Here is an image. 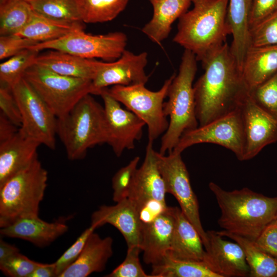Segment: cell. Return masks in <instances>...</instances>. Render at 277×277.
Returning <instances> with one entry per match:
<instances>
[{"label":"cell","mask_w":277,"mask_h":277,"mask_svg":"<svg viewBox=\"0 0 277 277\" xmlns=\"http://www.w3.org/2000/svg\"><path fill=\"white\" fill-rule=\"evenodd\" d=\"M204 247L197 230L175 207L174 230L167 254L177 260L203 262L206 253Z\"/></svg>","instance_id":"cb8c5ba5"},{"label":"cell","mask_w":277,"mask_h":277,"mask_svg":"<svg viewBox=\"0 0 277 277\" xmlns=\"http://www.w3.org/2000/svg\"><path fill=\"white\" fill-rule=\"evenodd\" d=\"M157 159L166 192L176 199L182 212L199 233L205 249L208 246L207 233L201 223L197 199L192 188L181 153L172 151L166 155L157 152Z\"/></svg>","instance_id":"8fae6325"},{"label":"cell","mask_w":277,"mask_h":277,"mask_svg":"<svg viewBox=\"0 0 277 277\" xmlns=\"http://www.w3.org/2000/svg\"><path fill=\"white\" fill-rule=\"evenodd\" d=\"M197 60L191 51L185 50L179 67L169 88L164 112L169 117L167 129L162 137L159 152H172L182 134L199 126L195 112L193 82L197 71Z\"/></svg>","instance_id":"277c9868"},{"label":"cell","mask_w":277,"mask_h":277,"mask_svg":"<svg viewBox=\"0 0 277 277\" xmlns=\"http://www.w3.org/2000/svg\"><path fill=\"white\" fill-rule=\"evenodd\" d=\"M276 72L277 45L249 48L242 69V76L248 92Z\"/></svg>","instance_id":"484cf974"},{"label":"cell","mask_w":277,"mask_h":277,"mask_svg":"<svg viewBox=\"0 0 277 277\" xmlns=\"http://www.w3.org/2000/svg\"><path fill=\"white\" fill-rule=\"evenodd\" d=\"M142 251L140 247H128L124 261L106 277H153L147 274L143 269L139 255Z\"/></svg>","instance_id":"74e56055"},{"label":"cell","mask_w":277,"mask_h":277,"mask_svg":"<svg viewBox=\"0 0 277 277\" xmlns=\"http://www.w3.org/2000/svg\"><path fill=\"white\" fill-rule=\"evenodd\" d=\"M99 95L104 105L107 143L118 157L125 150L134 148L135 142L143 135V129L146 124L133 112L123 109L120 103L108 93L107 88L101 90Z\"/></svg>","instance_id":"4fadbf2b"},{"label":"cell","mask_w":277,"mask_h":277,"mask_svg":"<svg viewBox=\"0 0 277 277\" xmlns=\"http://www.w3.org/2000/svg\"><path fill=\"white\" fill-rule=\"evenodd\" d=\"M57 276L55 262L51 264L41 263L33 271L30 277Z\"/></svg>","instance_id":"bcb514c9"},{"label":"cell","mask_w":277,"mask_h":277,"mask_svg":"<svg viewBox=\"0 0 277 277\" xmlns=\"http://www.w3.org/2000/svg\"><path fill=\"white\" fill-rule=\"evenodd\" d=\"M103 62L51 50L38 54L34 64L64 76L93 81Z\"/></svg>","instance_id":"603a6c76"},{"label":"cell","mask_w":277,"mask_h":277,"mask_svg":"<svg viewBox=\"0 0 277 277\" xmlns=\"http://www.w3.org/2000/svg\"><path fill=\"white\" fill-rule=\"evenodd\" d=\"M34 12L46 17L68 23H83L77 0H26Z\"/></svg>","instance_id":"d6a6232c"},{"label":"cell","mask_w":277,"mask_h":277,"mask_svg":"<svg viewBox=\"0 0 277 277\" xmlns=\"http://www.w3.org/2000/svg\"><path fill=\"white\" fill-rule=\"evenodd\" d=\"M193 8L179 18L175 43L193 53L197 61L222 46L231 31L227 19L229 0H191Z\"/></svg>","instance_id":"3957f363"},{"label":"cell","mask_w":277,"mask_h":277,"mask_svg":"<svg viewBox=\"0 0 277 277\" xmlns=\"http://www.w3.org/2000/svg\"><path fill=\"white\" fill-rule=\"evenodd\" d=\"M151 266L153 277H220L203 262L177 260L168 254Z\"/></svg>","instance_id":"4dcf8cb0"},{"label":"cell","mask_w":277,"mask_h":277,"mask_svg":"<svg viewBox=\"0 0 277 277\" xmlns=\"http://www.w3.org/2000/svg\"><path fill=\"white\" fill-rule=\"evenodd\" d=\"M24 77L57 118L65 115L85 95L93 94L92 81L61 75L35 64Z\"/></svg>","instance_id":"52a82bcc"},{"label":"cell","mask_w":277,"mask_h":277,"mask_svg":"<svg viewBox=\"0 0 277 277\" xmlns=\"http://www.w3.org/2000/svg\"><path fill=\"white\" fill-rule=\"evenodd\" d=\"M33 13L26 0H1V36L19 32L29 23Z\"/></svg>","instance_id":"f546056e"},{"label":"cell","mask_w":277,"mask_h":277,"mask_svg":"<svg viewBox=\"0 0 277 277\" xmlns=\"http://www.w3.org/2000/svg\"><path fill=\"white\" fill-rule=\"evenodd\" d=\"M250 47L277 45V12L249 30Z\"/></svg>","instance_id":"8d00e7d4"},{"label":"cell","mask_w":277,"mask_h":277,"mask_svg":"<svg viewBox=\"0 0 277 277\" xmlns=\"http://www.w3.org/2000/svg\"><path fill=\"white\" fill-rule=\"evenodd\" d=\"M96 228L92 225L87 228L76 241L55 262L57 276L70 266L81 254L89 235Z\"/></svg>","instance_id":"ab89813d"},{"label":"cell","mask_w":277,"mask_h":277,"mask_svg":"<svg viewBox=\"0 0 277 277\" xmlns=\"http://www.w3.org/2000/svg\"><path fill=\"white\" fill-rule=\"evenodd\" d=\"M39 43L16 34L0 36V60L10 57Z\"/></svg>","instance_id":"60d3db41"},{"label":"cell","mask_w":277,"mask_h":277,"mask_svg":"<svg viewBox=\"0 0 277 277\" xmlns=\"http://www.w3.org/2000/svg\"><path fill=\"white\" fill-rule=\"evenodd\" d=\"M0 113L3 114L15 125L19 128L22 124L20 110L11 88L1 84Z\"/></svg>","instance_id":"b9f144b4"},{"label":"cell","mask_w":277,"mask_h":277,"mask_svg":"<svg viewBox=\"0 0 277 277\" xmlns=\"http://www.w3.org/2000/svg\"><path fill=\"white\" fill-rule=\"evenodd\" d=\"M175 74L167 79L156 91L149 90L144 84L114 85L107 88L114 98L145 122L148 127L149 142L153 143L168 128L169 122L164 112V101Z\"/></svg>","instance_id":"ba28073f"},{"label":"cell","mask_w":277,"mask_h":277,"mask_svg":"<svg viewBox=\"0 0 277 277\" xmlns=\"http://www.w3.org/2000/svg\"><path fill=\"white\" fill-rule=\"evenodd\" d=\"M106 224L120 231L128 247H140L143 223L137 207L130 199L121 200L114 205L101 206L92 214L91 225L96 228Z\"/></svg>","instance_id":"ac0fdd59"},{"label":"cell","mask_w":277,"mask_h":277,"mask_svg":"<svg viewBox=\"0 0 277 277\" xmlns=\"http://www.w3.org/2000/svg\"><path fill=\"white\" fill-rule=\"evenodd\" d=\"M275 219H277V214H276V215Z\"/></svg>","instance_id":"c3c4849f"},{"label":"cell","mask_w":277,"mask_h":277,"mask_svg":"<svg viewBox=\"0 0 277 277\" xmlns=\"http://www.w3.org/2000/svg\"><path fill=\"white\" fill-rule=\"evenodd\" d=\"M221 210L217 223L224 230L254 241L275 219L277 196L269 197L248 188L228 191L209 184Z\"/></svg>","instance_id":"7a4b0ae2"},{"label":"cell","mask_w":277,"mask_h":277,"mask_svg":"<svg viewBox=\"0 0 277 277\" xmlns=\"http://www.w3.org/2000/svg\"><path fill=\"white\" fill-rule=\"evenodd\" d=\"M175 207H168L153 220L142 223L140 247L143 260L151 265L160 262L170 249L175 224Z\"/></svg>","instance_id":"d6986e66"},{"label":"cell","mask_w":277,"mask_h":277,"mask_svg":"<svg viewBox=\"0 0 277 277\" xmlns=\"http://www.w3.org/2000/svg\"><path fill=\"white\" fill-rule=\"evenodd\" d=\"M39 52L26 49L0 64V83L10 88L24 77L26 70L34 64Z\"/></svg>","instance_id":"836d02e7"},{"label":"cell","mask_w":277,"mask_h":277,"mask_svg":"<svg viewBox=\"0 0 277 277\" xmlns=\"http://www.w3.org/2000/svg\"><path fill=\"white\" fill-rule=\"evenodd\" d=\"M277 12V0H252L249 17V30Z\"/></svg>","instance_id":"ee69618b"},{"label":"cell","mask_w":277,"mask_h":277,"mask_svg":"<svg viewBox=\"0 0 277 277\" xmlns=\"http://www.w3.org/2000/svg\"><path fill=\"white\" fill-rule=\"evenodd\" d=\"M48 172L38 157L0 186V227L24 218L38 217Z\"/></svg>","instance_id":"8992f818"},{"label":"cell","mask_w":277,"mask_h":277,"mask_svg":"<svg viewBox=\"0 0 277 277\" xmlns=\"http://www.w3.org/2000/svg\"><path fill=\"white\" fill-rule=\"evenodd\" d=\"M112 244L111 237L102 238L92 232L78 259L60 277H86L102 272L113 254Z\"/></svg>","instance_id":"7402d4cb"},{"label":"cell","mask_w":277,"mask_h":277,"mask_svg":"<svg viewBox=\"0 0 277 277\" xmlns=\"http://www.w3.org/2000/svg\"><path fill=\"white\" fill-rule=\"evenodd\" d=\"M201 62L204 72L193 85L199 126L238 109L249 92L226 42Z\"/></svg>","instance_id":"6da1fadb"},{"label":"cell","mask_w":277,"mask_h":277,"mask_svg":"<svg viewBox=\"0 0 277 277\" xmlns=\"http://www.w3.org/2000/svg\"><path fill=\"white\" fill-rule=\"evenodd\" d=\"M244 135L243 161L255 157L277 142V118L258 106L249 94L240 106Z\"/></svg>","instance_id":"5bb4252c"},{"label":"cell","mask_w":277,"mask_h":277,"mask_svg":"<svg viewBox=\"0 0 277 277\" xmlns=\"http://www.w3.org/2000/svg\"><path fill=\"white\" fill-rule=\"evenodd\" d=\"M81 19L98 23L114 19L126 7L129 0H77Z\"/></svg>","instance_id":"1f68e13d"},{"label":"cell","mask_w":277,"mask_h":277,"mask_svg":"<svg viewBox=\"0 0 277 277\" xmlns=\"http://www.w3.org/2000/svg\"><path fill=\"white\" fill-rule=\"evenodd\" d=\"M39 145L19 128L14 135L0 142V186L38 157Z\"/></svg>","instance_id":"ffe728a7"},{"label":"cell","mask_w":277,"mask_h":277,"mask_svg":"<svg viewBox=\"0 0 277 277\" xmlns=\"http://www.w3.org/2000/svg\"><path fill=\"white\" fill-rule=\"evenodd\" d=\"M68 230V225L61 220L49 223L39 216L19 219L1 228L2 235L24 240L36 246L44 247L50 245Z\"/></svg>","instance_id":"44dd1931"},{"label":"cell","mask_w":277,"mask_h":277,"mask_svg":"<svg viewBox=\"0 0 277 277\" xmlns=\"http://www.w3.org/2000/svg\"><path fill=\"white\" fill-rule=\"evenodd\" d=\"M19 128L0 113V142L6 141L18 130Z\"/></svg>","instance_id":"f6af8a7d"},{"label":"cell","mask_w":277,"mask_h":277,"mask_svg":"<svg viewBox=\"0 0 277 277\" xmlns=\"http://www.w3.org/2000/svg\"><path fill=\"white\" fill-rule=\"evenodd\" d=\"M254 242L261 249L277 259V219L268 224Z\"/></svg>","instance_id":"7bdbcfd3"},{"label":"cell","mask_w":277,"mask_h":277,"mask_svg":"<svg viewBox=\"0 0 277 277\" xmlns=\"http://www.w3.org/2000/svg\"><path fill=\"white\" fill-rule=\"evenodd\" d=\"M248 94L258 106L277 118V72Z\"/></svg>","instance_id":"e575fe53"},{"label":"cell","mask_w":277,"mask_h":277,"mask_svg":"<svg viewBox=\"0 0 277 277\" xmlns=\"http://www.w3.org/2000/svg\"><path fill=\"white\" fill-rule=\"evenodd\" d=\"M140 160L139 156L134 157L126 166L120 168L112 177V199L115 202L128 197Z\"/></svg>","instance_id":"d590c367"},{"label":"cell","mask_w":277,"mask_h":277,"mask_svg":"<svg viewBox=\"0 0 277 277\" xmlns=\"http://www.w3.org/2000/svg\"><path fill=\"white\" fill-rule=\"evenodd\" d=\"M11 89L21 112L19 130L40 145L54 150L57 134L56 116L24 77Z\"/></svg>","instance_id":"30bf717a"},{"label":"cell","mask_w":277,"mask_h":277,"mask_svg":"<svg viewBox=\"0 0 277 277\" xmlns=\"http://www.w3.org/2000/svg\"><path fill=\"white\" fill-rule=\"evenodd\" d=\"M41 263L33 261L18 252L0 263V269L10 277H30Z\"/></svg>","instance_id":"f35d334b"},{"label":"cell","mask_w":277,"mask_h":277,"mask_svg":"<svg viewBox=\"0 0 277 277\" xmlns=\"http://www.w3.org/2000/svg\"><path fill=\"white\" fill-rule=\"evenodd\" d=\"M217 232L242 247L249 268V276L277 277V259L261 249L254 241L224 230Z\"/></svg>","instance_id":"83f0119b"},{"label":"cell","mask_w":277,"mask_h":277,"mask_svg":"<svg viewBox=\"0 0 277 277\" xmlns=\"http://www.w3.org/2000/svg\"><path fill=\"white\" fill-rule=\"evenodd\" d=\"M153 7L151 20L142 31L152 42L160 44L169 36L174 22L188 11L191 0H149Z\"/></svg>","instance_id":"d4e9b609"},{"label":"cell","mask_w":277,"mask_h":277,"mask_svg":"<svg viewBox=\"0 0 277 277\" xmlns=\"http://www.w3.org/2000/svg\"><path fill=\"white\" fill-rule=\"evenodd\" d=\"M152 144L148 142L144 162L136 171L128 196L135 204L139 213L151 202L166 205L165 185L158 168L157 152Z\"/></svg>","instance_id":"e0dca14e"},{"label":"cell","mask_w":277,"mask_h":277,"mask_svg":"<svg viewBox=\"0 0 277 277\" xmlns=\"http://www.w3.org/2000/svg\"><path fill=\"white\" fill-rule=\"evenodd\" d=\"M83 29H76L61 38L38 43L29 49L38 52L55 50L85 58H101L107 62L117 60L126 50L127 37L123 32L93 35Z\"/></svg>","instance_id":"9c48e42d"},{"label":"cell","mask_w":277,"mask_h":277,"mask_svg":"<svg viewBox=\"0 0 277 277\" xmlns=\"http://www.w3.org/2000/svg\"><path fill=\"white\" fill-rule=\"evenodd\" d=\"M84 27L83 23L57 21L34 12L29 23L16 35L40 43L58 39L76 29L84 28Z\"/></svg>","instance_id":"f1b7e54d"},{"label":"cell","mask_w":277,"mask_h":277,"mask_svg":"<svg viewBox=\"0 0 277 277\" xmlns=\"http://www.w3.org/2000/svg\"><path fill=\"white\" fill-rule=\"evenodd\" d=\"M56 132L68 159H83L89 149L107 143L104 107L91 94L85 95L68 113L57 118Z\"/></svg>","instance_id":"5b68a950"},{"label":"cell","mask_w":277,"mask_h":277,"mask_svg":"<svg viewBox=\"0 0 277 277\" xmlns=\"http://www.w3.org/2000/svg\"><path fill=\"white\" fill-rule=\"evenodd\" d=\"M147 63L146 52L134 54L126 49L117 60L104 62L92 81L93 94L99 95L109 86L145 85L149 78L145 71Z\"/></svg>","instance_id":"9a60e30c"},{"label":"cell","mask_w":277,"mask_h":277,"mask_svg":"<svg viewBox=\"0 0 277 277\" xmlns=\"http://www.w3.org/2000/svg\"><path fill=\"white\" fill-rule=\"evenodd\" d=\"M19 252L18 248L0 239V263Z\"/></svg>","instance_id":"7dc6e473"},{"label":"cell","mask_w":277,"mask_h":277,"mask_svg":"<svg viewBox=\"0 0 277 277\" xmlns=\"http://www.w3.org/2000/svg\"><path fill=\"white\" fill-rule=\"evenodd\" d=\"M252 0H229L227 19L231 31V52L242 71L250 47L249 17Z\"/></svg>","instance_id":"4316f807"},{"label":"cell","mask_w":277,"mask_h":277,"mask_svg":"<svg viewBox=\"0 0 277 277\" xmlns=\"http://www.w3.org/2000/svg\"><path fill=\"white\" fill-rule=\"evenodd\" d=\"M208 246L203 263L220 277L249 276V268L239 244L223 239L217 231H206Z\"/></svg>","instance_id":"2e32d148"},{"label":"cell","mask_w":277,"mask_h":277,"mask_svg":"<svg viewBox=\"0 0 277 277\" xmlns=\"http://www.w3.org/2000/svg\"><path fill=\"white\" fill-rule=\"evenodd\" d=\"M201 143L222 146L243 161L244 135L240 107L207 124L185 132L172 151L182 153L186 148Z\"/></svg>","instance_id":"7c38bea8"}]
</instances>
